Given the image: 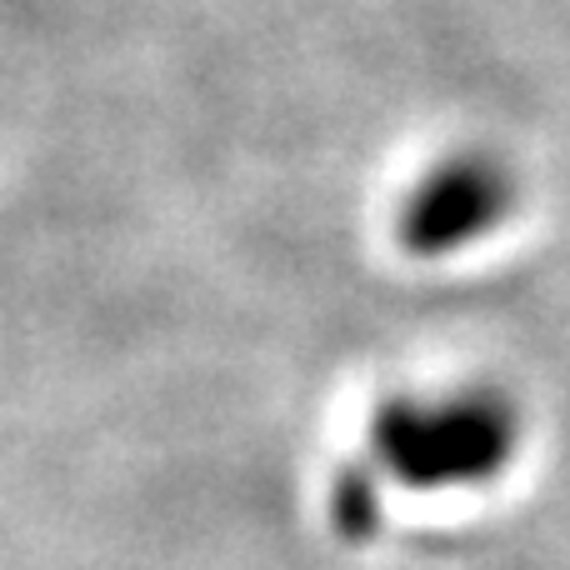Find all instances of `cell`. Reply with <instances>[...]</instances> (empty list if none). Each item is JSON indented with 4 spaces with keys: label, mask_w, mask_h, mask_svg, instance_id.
I'll return each mask as SVG.
<instances>
[{
    "label": "cell",
    "mask_w": 570,
    "mask_h": 570,
    "mask_svg": "<svg viewBox=\"0 0 570 570\" xmlns=\"http://www.w3.org/2000/svg\"><path fill=\"white\" fill-rule=\"evenodd\" d=\"M521 441L515 405L495 391H461L445 401L395 395L371 421V451L385 475L411 491L481 485L501 475Z\"/></svg>",
    "instance_id": "obj_1"
},
{
    "label": "cell",
    "mask_w": 570,
    "mask_h": 570,
    "mask_svg": "<svg viewBox=\"0 0 570 570\" xmlns=\"http://www.w3.org/2000/svg\"><path fill=\"white\" fill-rule=\"evenodd\" d=\"M515 206V180L501 160L491 156H451L435 170H425V180L405 196L395 236L411 256L441 261L451 250L481 240L485 230H495Z\"/></svg>",
    "instance_id": "obj_2"
},
{
    "label": "cell",
    "mask_w": 570,
    "mask_h": 570,
    "mask_svg": "<svg viewBox=\"0 0 570 570\" xmlns=\"http://www.w3.org/2000/svg\"><path fill=\"white\" fill-rule=\"evenodd\" d=\"M331 515L351 541H365V535L381 525V495H375V481L361 471H345L331 491Z\"/></svg>",
    "instance_id": "obj_3"
}]
</instances>
